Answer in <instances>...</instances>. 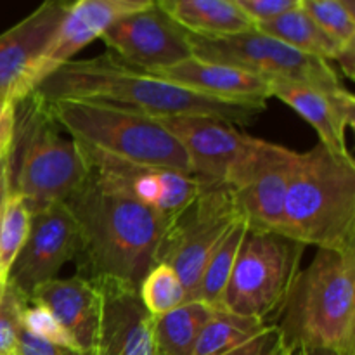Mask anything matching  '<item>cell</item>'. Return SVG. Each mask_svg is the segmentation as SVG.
<instances>
[{"mask_svg":"<svg viewBox=\"0 0 355 355\" xmlns=\"http://www.w3.org/2000/svg\"><path fill=\"white\" fill-rule=\"evenodd\" d=\"M64 205L78 225L80 276L139 291L146 274L158 263L172 222L107 187L90 168Z\"/></svg>","mask_w":355,"mask_h":355,"instance_id":"obj_1","label":"cell"},{"mask_svg":"<svg viewBox=\"0 0 355 355\" xmlns=\"http://www.w3.org/2000/svg\"><path fill=\"white\" fill-rule=\"evenodd\" d=\"M44 101L83 99L113 104L149 116L200 114L246 125L262 111L220 103L191 92L153 73L132 68L113 52L87 59H71L33 90Z\"/></svg>","mask_w":355,"mask_h":355,"instance_id":"obj_2","label":"cell"},{"mask_svg":"<svg viewBox=\"0 0 355 355\" xmlns=\"http://www.w3.org/2000/svg\"><path fill=\"white\" fill-rule=\"evenodd\" d=\"M274 324L290 350L326 347L355 355V252L318 248Z\"/></svg>","mask_w":355,"mask_h":355,"instance_id":"obj_3","label":"cell"},{"mask_svg":"<svg viewBox=\"0 0 355 355\" xmlns=\"http://www.w3.org/2000/svg\"><path fill=\"white\" fill-rule=\"evenodd\" d=\"M283 236L304 246L355 252V162L318 144L298 153Z\"/></svg>","mask_w":355,"mask_h":355,"instance_id":"obj_4","label":"cell"},{"mask_svg":"<svg viewBox=\"0 0 355 355\" xmlns=\"http://www.w3.org/2000/svg\"><path fill=\"white\" fill-rule=\"evenodd\" d=\"M89 175L82 148L58 125L47 101L28 94L16 103L10 146V193L30 214L64 203Z\"/></svg>","mask_w":355,"mask_h":355,"instance_id":"obj_5","label":"cell"},{"mask_svg":"<svg viewBox=\"0 0 355 355\" xmlns=\"http://www.w3.org/2000/svg\"><path fill=\"white\" fill-rule=\"evenodd\" d=\"M47 104L59 127L87 155L191 173L186 151L159 118L96 101L55 99Z\"/></svg>","mask_w":355,"mask_h":355,"instance_id":"obj_6","label":"cell"},{"mask_svg":"<svg viewBox=\"0 0 355 355\" xmlns=\"http://www.w3.org/2000/svg\"><path fill=\"white\" fill-rule=\"evenodd\" d=\"M305 248L277 232L248 229L225 286L220 311L274 324L300 272Z\"/></svg>","mask_w":355,"mask_h":355,"instance_id":"obj_7","label":"cell"},{"mask_svg":"<svg viewBox=\"0 0 355 355\" xmlns=\"http://www.w3.org/2000/svg\"><path fill=\"white\" fill-rule=\"evenodd\" d=\"M187 40L196 58L232 64L269 83H304L336 96L349 92L329 62L304 54L257 28L227 37L187 33Z\"/></svg>","mask_w":355,"mask_h":355,"instance_id":"obj_8","label":"cell"},{"mask_svg":"<svg viewBox=\"0 0 355 355\" xmlns=\"http://www.w3.org/2000/svg\"><path fill=\"white\" fill-rule=\"evenodd\" d=\"M297 158L298 153L286 146L250 137L224 182L246 227L283 234L284 201Z\"/></svg>","mask_w":355,"mask_h":355,"instance_id":"obj_9","label":"cell"},{"mask_svg":"<svg viewBox=\"0 0 355 355\" xmlns=\"http://www.w3.org/2000/svg\"><path fill=\"white\" fill-rule=\"evenodd\" d=\"M241 220L227 186H203L196 200L170 227L159 248L158 263H168L186 290V302H196L201 276L225 232Z\"/></svg>","mask_w":355,"mask_h":355,"instance_id":"obj_10","label":"cell"},{"mask_svg":"<svg viewBox=\"0 0 355 355\" xmlns=\"http://www.w3.org/2000/svg\"><path fill=\"white\" fill-rule=\"evenodd\" d=\"M80 253L75 217L64 203H54L31 214L30 231L9 274V284L31 300L35 291L58 279L62 267Z\"/></svg>","mask_w":355,"mask_h":355,"instance_id":"obj_11","label":"cell"},{"mask_svg":"<svg viewBox=\"0 0 355 355\" xmlns=\"http://www.w3.org/2000/svg\"><path fill=\"white\" fill-rule=\"evenodd\" d=\"M101 40L128 66L148 73L193 55L187 31L177 26L158 3L118 19Z\"/></svg>","mask_w":355,"mask_h":355,"instance_id":"obj_12","label":"cell"},{"mask_svg":"<svg viewBox=\"0 0 355 355\" xmlns=\"http://www.w3.org/2000/svg\"><path fill=\"white\" fill-rule=\"evenodd\" d=\"M89 168L101 182L116 193L146 205L175 224L201 191V182L191 173L158 166H139L113 162L83 153Z\"/></svg>","mask_w":355,"mask_h":355,"instance_id":"obj_13","label":"cell"},{"mask_svg":"<svg viewBox=\"0 0 355 355\" xmlns=\"http://www.w3.org/2000/svg\"><path fill=\"white\" fill-rule=\"evenodd\" d=\"M159 121L180 142L189 159L191 173L201 186L224 184L252 137L234 123L200 114L159 116Z\"/></svg>","mask_w":355,"mask_h":355,"instance_id":"obj_14","label":"cell"},{"mask_svg":"<svg viewBox=\"0 0 355 355\" xmlns=\"http://www.w3.org/2000/svg\"><path fill=\"white\" fill-rule=\"evenodd\" d=\"M156 0H73L54 38L28 78V94L75 54L101 38L118 19L155 6Z\"/></svg>","mask_w":355,"mask_h":355,"instance_id":"obj_15","label":"cell"},{"mask_svg":"<svg viewBox=\"0 0 355 355\" xmlns=\"http://www.w3.org/2000/svg\"><path fill=\"white\" fill-rule=\"evenodd\" d=\"M73 0H44L30 16L0 33V101L28 96V78L54 38Z\"/></svg>","mask_w":355,"mask_h":355,"instance_id":"obj_16","label":"cell"},{"mask_svg":"<svg viewBox=\"0 0 355 355\" xmlns=\"http://www.w3.org/2000/svg\"><path fill=\"white\" fill-rule=\"evenodd\" d=\"M153 75L210 99L259 111L266 110L267 101L272 97L270 83L260 76L232 64L208 61L196 55H189L177 64L158 69Z\"/></svg>","mask_w":355,"mask_h":355,"instance_id":"obj_17","label":"cell"},{"mask_svg":"<svg viewBox=\"0 0 355 355\" xmlns=\"http://www.w3.org/2000/svg\"><path fill=\"white\" fill-rule=\"evenodd\" d=\"M103 293V321L94 355H156L153 321L139 291L111 283H94Z\"/></svg>","mask_w":355,"mask_h":355,"instance_id":"obj_18","label":"cell"},{"mask_svg":"<svg viewBox=\"0 0 355 355\" xmlns=\"http://www.w3.org/2000/svg\"><path fill=\"white\" fill-rule=\"evenodd\" d=\"M30 302L45 305L64 328L76 350L96 354L103 321V293L99 286L82 276L49 281L38 288Z\"/></svg>","mask_w":355,"mask_h":355,"instance_id":"obj_19","label":"cell"},{"mask_svg":"<svg viewBox=\"0 0 355 355\" xmlns=\"http://www.w3.org/2000/svg\"><path fill=\"white\" fill-rule=\"evenodd\" d=\"M270 96L300 114L319 135V144L342 158H350L347 128L354 127L355 99L352 92L329 94L315 87L291 82H270Z\"/></svg>","mask_w":355,"mask_h":355,"instance_id":"obj_20","label":"cell"},{"mask_svg":"<svg viewBox=\"0 0 355 355\" xmlns=\"http://www.w3.org/2000/svg\"><path fill=\"white\" fill-rule=\"evenodd\" d=\"M170 19L198 37H227L255 28L236 0H156Z\"/></svg>","mask_w":355,"mask_h":355,"instance_id":"obj_21","label":"cell"},{"mask_svg":"<svg viewBox=\"0 0 355 355\" xmlns=\"http://www.w3.org/2000/svg\"><path fill=\"white\" fill-rule=\"evenodd\" d=\"M255 28L266 35L284 42L290 47L304 52V54L322 59L326 62L336 61L342 49L347 47V45H342L338 40H335L328 31L322 30L302 9V6L283 14V16L255 24Z\"/></svg>","mask_w":355,"mask_h":355,"instance_id":"obj_22","label":"cell"},{"mask_svg":"<svg viewBox=\"0 0 355 355\" xmlns=\"http://www.w3.org/2000/svg\"><path fill=\"white\" fill-rule=\"evenodd\" d=\"M215 309L201 302H186L153 321L156 355H193L198 336Z\"/></svg>","mask_w":355,"mask_h":355,"instance_id":"obj_23","label":"cell"},{"mask_svg":"<svg viewBox=\"0 0 355 355\" xmlns=\"http://www.w3.org/2000/svg\"><path fill=\"white\" fill-rule=\"evenodd\" d=\"M266 326L269 324L215 309L198 336L193 355H224L259 335Z\"/></svg>","mask_w":355,"mask_h":355,"instance_id":"obj_24","label":"cell"},{"mask_svg":"<svg viewBox=\"0 0 355 355\" xmlns=\"http://www.w3.org/2000/svg\"><path fill=\"white\" fill-rule=\"evenodd\" d=\"M246 231H248V227H246L245 222L238 220L225 232V236L218 243V246L208 260L207 267H205L200 286H198L196 302H201L211 309H220L222 297H224L225 286H227L229 277L234 269L236 259H238Z\"/></svg>","mask_w":355,"mask_h":355,"instance_id":"obj_25","label":"cell"},{"mask_svg":"<svg viewBox=\"0 0 355 355\" xmlns=\"http://www.w3.org/2000/svg\"><path fill=\"white\" fill-rule=\"evenodd\" d=\"M31 214L21 196L10 193L0 214V297L9 284V274L30 231Z\"/></svg>","mask_w":355,"mask_h":355,"instance_id":"obj_26","label":"cell"},{"mask_svg":"<svg viewBox=\"0 0 355 355\" xmlns=\"http://www.w3.org/2000/svg\"><path fill=\"white\" fill-rule=\"evenodd\" d=\"M139 298L151 315H162L186 304V290L168 263H156L139 286Z\"/></svg>","mask_w":355,"mask_h":355,"instance_id":"obj_27","label":"cell"},{"mask_svg":"<svg viewBox=\"0 0 355 355\" xmlns=\"http://www.w3.org/2000/svg\"><path fill=\"white\" fill-rule=\"evenodd\" d=\"M302 9L342 45L355 44V17L342 0H302Z\"/></svg>","mask_w":355,"mask_h":355,"instance_id":"obj_28","label":"cell"},{"mask_svg":"<svg viewBox=\"0 0 355 355\" xmlns=\"http://www.w3.org/2000/svg\"><path fill=\"white\" fill-rule=\"evenodd\" d=\"M21 328L30 333V335L37 336V338L45 340V342L54 343V345L69 347V349L76 350L73 340L69 338L64 328L59 324L54 314L45 305L38 304V302H28L26 304L23 315H21Z\"/></svg>","mask_w":355,"mask_h":355,"instance_id":"obj_29","label":"cell"},{"mask_svg":"<svg viewBox=\"0 0 355 355\" xmlns=\"http://www.w3.org/2000/svg\"><path fill=\"white\" fill-rule=\"evenodd\" d=\"M26 304L28 302L7 284L0 297V355H14L21 329V315Z\"/></svg>","mask_w":355,"mask_h":355,"instance_id":"obj_30","label":"cell"},{"mask_svg":"<svg viewBox=\"0 0 355 355\" xmlns=\"http://www.w3.org/2000/svg\"><path fill=\"white\" fill-rule=\"evenodd\" d=\"M284 347L286 345L279 328L276 324H269L252 340L224 355H279Z\"/></svg>","mask_w":355,"mask_h":355,"instance_id":"obj_31","label":"cell"},{"mask_svg":"<svg viewBox=\"0 0 355 355\" xmlns=\"http://www.w3.org/2000/svg\"><path fill=\"white\" fill-rule=\"evenodd\" d=\"M255 24L279 17L302 6V0H236Z\"/></svg>","mask_w":355,"mask_h":355,"instance_id":"obj_32","label":"cell"},{"mask_svg":"<svg viewBox=\"0 0 355 355\" xmlns=\"http://www.w3.org/2000/svg\"><path fill=\"white\" fill-rule=\"evenodd\" d=\"M14 355H87L78 352L75 349H69V347H61L54 345V343H49L45 340L37 338V336L30 335L28 331H24L23 328L19 329V335H17L16 349H14Z\"/></svg>","mask_w":355,"mask_h":355,"instance_id":"obj_33","label":"cell"},{"mask_svg":"<svg viewBox=\"0 0 355 355\" xmlns=\"http://www.w3.org/2000/svg\"><path fill=\"white\" fill-rule=\"evenodd\" d=\"M14 113H16V104L0 101V153L10 151L12 146Z\"/></svg>","mask_w":355,"mask_h":355,"instance_id":"obj_34","label":"cell"},{"mask_svg":"<svg viewBox=\"0 0 355 355\" xmlns=\"http://www.w3.org/2000/svg\"><path fill=\"white\" fill-rule=\"evenodd\" d=\"M10 196V151L0 153V214Z\"/></svg>","mask_w":355,"mask_h":355,"instance_id":"obj_35","label":"cell"},{"mask_svg":"<svg viewBox=\"0 0 355 355\" xmlns=\"http://www.w3.org/2000/svg\"><path fill=\"white\" fill-rule=\"evenodd\" d=\"M354 54H355V44H350L347 45V47L342 49V52H340V55L336 58V62H340V66H342V71L345 73V76H349V78H354Z\"/></svg>","mask_w":355,"mask_h":355,"instance_id":"obj_36","label":"cell"},{"mask_svg":"<svg viewBox=\"0 0 355 355\" xmlns=\"http://www.w3.org/2000/svg\"><path fill=\"white\" fill-rule=\"evenodd\" d=\"M293 355H345L335 349H326V347H302V349L291 350Z\"/></svg>","mask_w":355,"mask_h":355,"instance_id":"obj_37","label":"cell"},{"mask_svg":"<svg viewBox=\"0 0 355 355\" xmlns=\"http://www.w3.org/2000/svg\"><path fill=\"white\" fill-rule=\"evenodd\" d=\"M279 355H293V352H291L290 349H286V347H284V350H283V352H281Z\"/></svg>","mask_w":355,"mask_h":355,"instance_id":"obj_38","label":"cell"}]
</instances>
